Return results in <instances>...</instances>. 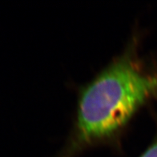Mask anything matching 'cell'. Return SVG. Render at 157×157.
I'll return each instance as SVG.
<instances>
[{
  "label": "cell",
  "instance_id": "2",
  "mask_svg": "<svg viewBox=\"0 0 157 157\" xmlns=\"http://www.w3.org/2000/svg\"><path fill=\"white\" fill-rule=\"evenodd\" d=\"M140 157H157V140Z\"/></svg>",
  "mask_w": 157,
  "mask_h": 157
},
{
  "label": "cell",
  "instance_id": "1",
  "mask_svg": "<svg viewBox=\"0 0 157 157\" xmlns=\"http://www.w3.org/2000/svg\"><path fill=\"white\" fill-rule=\"evenodd\" d=\"M155 92L157 76L143 74L129 58L118 59L81 95L78 141L86 144L112 136Z\"/></svg>",
  "mask_w": 157,
  "mask_h": 157
}]
</instances>
